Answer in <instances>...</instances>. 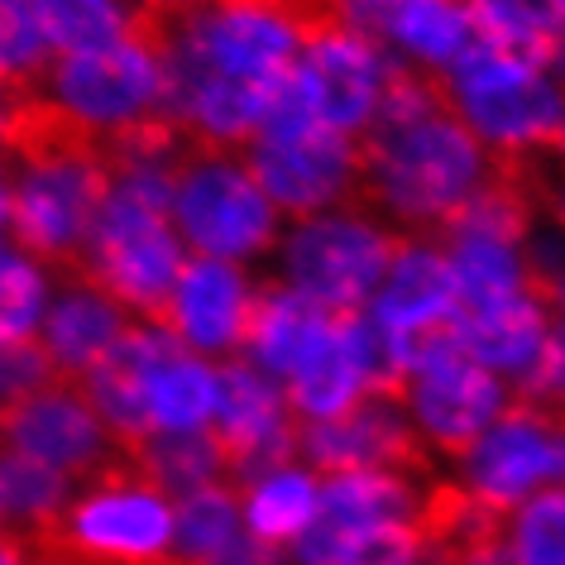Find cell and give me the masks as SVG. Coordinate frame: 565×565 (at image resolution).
<instances>
[{"label":"cell","instance_id":"ffe728a7","mask_svg":"<svg viewBox=\"0 0 565 565\" xmlns=\"http://www.w3.org/2000/svg\"><path fill=\"white\" fill-rule=\"evenodd\" d=\"M120 456L173 503L192 499L211 484H225V456L206 431H149L125 441Z\"/></svg>","mask_w":565,"mask_h":565},{"label":"cell","instance_id":"836d02e7","mask_svg":"<svg viewBox=\"0 0 565 565\" xmlns=\"http://www.w3.org/2000/svg\"><path fill=\"white\" fill-rule=\"evenodd\" d=\"M159 6H192V0H159Z\"/></svg>","mask_w":565,"mask_h":565},{"label":"cell","instance_id":"5bb4252c","mask_svg":"<svg viewBox=\"0 0 565 565\" xmlns=\"http://www.w3.org/2000/svg\"><path fill=\"white\" fill-rule=\"evenodd\" d=\"M249 302V278L231 259L192 254L178 274L173 302H168V335L202 360L239 355V321Z\"/></svg>","mask_w":565,"mask_h":565},{"label":"cell","instance_id":"d6986e66","mask_svg":"<svg viewBox=\"0 0 565 565\" xmlns=\"http://www.w3.org/2000/svg\"><path fill=\"white\" fill-rule=\"evenodd\" d=\"M370 312L388 331H417V327H431V321H450V312H456V274H450V259L436 245H422V239L403 235Z\"/></svg>","mask_w":565,"mask_h":565},{"label":"cell","instance_id":"4fadbf2b","mask_svg":"<svg viewBox=\"0 0 565 565\" xmlns=\"http://www.w3.org/2000/svg\"><path fill=\"white\" fill-rule=\"evenodd\" d=\"M384 63L388 49L374 44L370 34H360L355 24H335V30L307 39L298 49V67L317 120L355 139L364 120L374 116L379 87H384Z\"/></svg>","mask_w":565,"mask_h":565},{"label":"cell","instance_id":"ba28073f","mask_svg":"<svg viewBox=\"0 0 565 565\" xmlns=\"http://www.w3.org/2000/svg\"><path fill=\"white\" fill-rule=\"evenodd\" d=\"M298 446L312 475H398L413 484L436 479L431 446L422 441L417 422L407 417L403 398L393 393H360L345 413L327 422L298 417Z\"/></svg>","mask_w":565,"mask_h":565},{"label":"cell","instance_id":"30bf717a","mask_svg":"<svg viewBox=\"0 0 565 565\" xmlns=\"http://www.w3.org/2000/svg\"><path fill=\"white\" fill-rule=\"evenodd\" d=\"M503 403H508V384L465 355V345L441 350L427 364L407 370L403 379L407 417L417 422L422 441L441 450L450 465L489 431V422L503 413Z\"/></svg>","mask_w":565,"mask_h":565},{"label":"cell","instance_id":"52a82bcc","mask_svg":"<svg viewBox=\"0 0 565 565\" xmlns=\"http://www.w3.org/2000/svg\"><path fill=\"white\" fill-rule=\"evenodd\" d=\"M456 479L484 503L518 508L542 489L565 484V407L508 388L503 413L456 460Z\"/></svg>","mask_w":565,"mask_h":565},{"label":"cell","instance_id":"7a4b0ae2","mask_svg":"<svg viewBox=\"0 0 565 565\" xmlns=\"http://www.w3.org/2000/svg\"><path fill=\"white\" fill-rule=\"evenodd\" d=\"M173 178L130 173L110 182V196L92 225L82 264L67 282H87L110 298L130 321L168 331V302H173L178 274L188 264V245L168 216Z\"/></svg>","mask_w":565,"mask_h":565},{"label":"cell","instance_id":"ac0fdd59","mask_svg":"<svg viewBox=\"0 0 565 565\" xmlns=\"http://www.w3.org/2000/svg\"><path fill=\"white\" fill-rule=\"evenodd\" d=\"M216 370V393H211V417H206V436L216 441L225 456V475L245 450L259 441L268 427H278L288 403H282V384H274L259 364H249L245 355H225L211 364Z\"/></svg>","mask_w":565,"mask_h":565},{"label":"cell","instance_id":"3957f363","mask_svg":"<svg viewBox=\"0 0 565 565\" xmlns=\"http://www.w3.org/2000/svg\"><path fill=\"white\" fill-rule=\"evenodd\" d=\"M82 565H159L173 542V499L153 489L125 456L73 484L49 527L30 532Z\"/></svg>","mask_w":565,"mask_h":565},{"label":"cell","instance_id":"6da1fadb","mask_svg":"<svg viewBox=\"0 0 565 565\" xmlns=\"http://www.w3.org/2000/svg\"><path fill=\"white\" fill-rule=\"evenodd\" d=\"M489 178V149L456 116L431 67L388 49L374 116L355 135V196L350 211L384 231L427 239Z\"/></svg>","mask_w":565,"mask_h":565},{"label":"cell","instance_id":"5b68a950","mask_svg":"<svg viewBox=\"0 0 565 565\" xmlns=\"http://www.w3.org/2000/svg\"><path fill=\"white\" fill-rule=\"evenodd\" d=\"M110 196V173L102 163H53V168H10L6 235L10 249L24 254L67 282L82 264L92 225Z\"/></svg>","mask_w":565,"mask_h":565},{"label":"cell","instance_id":"4316f807","mask_svg":"<svg viewBox=\"0 0 565 565\" xmlns=\"http://www.w3.org/2000/svg\"><path fill=\"white\" fill-rule=\"evenodd\" d=\"M44 312H49V274L10 245H0V345L39 341Z\"/></svg>","mask_w":565,"mask_h":565},{"label":"cell","instance_id":"7c38bea8","mask_svg":"<svg viewBox=\"0 0 565 565\" xmlns=\"http://www.w3.org/2000/svg\"><path fill=\"white\" fill-rule=\"evenodd\" d=\"M39 92H49L73 116L92 120L96 130H116L149 116L159 102V67L135 44H110L96 53H53Z\"/></svg>","mask_w":565,"mask_h":565},{"label":"cell","instance_id":"2e32d148","mask_svg":"<svg viewBox=\"0 0 565 565\" xmlns=\"http://www.w3.org/2000/svg\"><path fill=\"white\" fill-rule=\"evenodd\" d=\"M551 317H556V307L536 288H522L513 298L489 302V307H479V312H460L450 321H456L465 355L475 364H484L489 374H499L503 384L513 388L536 370V360H542Z\"/></svg>","mask_w":565,"mask_h":565},{"label":"cell","instance_id":"8992f818","mask_svg":"<svg viewBox=\"0 0 565 565\" xmlns=\"http://www.w3.org/2000/svg\"><path fill=\"white\" fill-rule=\"evenodd\" d=\"M398 239L403 235L384 231L364 211H317L282 239V282H292L302 298H312L335 317L364 312L398 254Z\"/></svg>","mask_w":565,"mask_h":565},{"label":"cell","instance_id":"f546056e","mask_svg":"<svg viewBox=\"0 0 565 565\" xmlns=\"http://www.w3.org/2000/svg\"><path fill=\"white\" fill-rule=\"evenodd\" d=\"M49 63H53V49L44 44V34H39L30 6H24V0H0V67H6L10 77L39 87Z\"/></svg>","mask_w":565,"mask_h":565},{"label":"cell","instance_id":"83f0119b","mask_svg":"<svg viewBox=\"0 0 565 565\" xmlns=\"http://www.w3.org/2000/svg\"><path fill=\"white\" fill-rule=\"evenodd\" d=\"M518 565H565V484L522 499L508 518Z\"/></svg>","mask_w":565,"mask_h":565},{"label":"cell","instance_id":"e0dca14e","mask_svg":"<svg viewBox=\"0 0 565 565\" xmlns=\"http://www.w3.org/2000/svg\"><path fill=\"white\" fill-rule=\"evenodd\" d=\"M125 327H130V317L96 288H87V282H58V298L49 302L44 321H39V350L49 355L58 379L77 384L120 341Z\"/></svg>","mask_w":565,"mask_h":565},{"label":"cell","instance_id":"44dd1931","mask_svg":"<svg viewBox=\"0 0 565 565\" xmlns=\"http://www.w3.org/2000/svg\"><path fill=\"white\" fill-rule=\"evenodd\" d=\"M341 317H335L327 341H321L312 355L292 370L288 384H282V403H288V413L302 417V422H327L335 413H345V407L364 393V374H360L355 350L345 341Z\"/></svg>","mask_w":565,"mask_h":565},{"label":"cell","instance_id":"484cf974","mask_svg":"<svg viewBox=\"0 0 565 565\" xmlns=\"http://www.w3.org/2000/svg\"><path fill=\"white\" fill-rule=\"evenodd\" d=\"M239 527H245L239 493L231 484H211L202 493H192V499L173 503V542H168V556L182 565H202L216 556Z\"/></svg>","mask_w":565,"mask_h":565},{"label":"cell","instance_id":"277c9868","mask_svg":"<svg viewBox=\"0 0 565 565\" xmlns=\"http://www.w3.org/2000/svg\"><path fill=\"white\" fill-rule=\"evenodd\" d=\"M178 239L206 259L245 264L254 254L278 245L282 211L259 192L235 153L196 149L173 173V202H168Z\"/></svg>","mask_w":565,"mask_h":565},{"label":"cell","instance_id":"9c48e42d","mask_svg":"<svg viewBox=\"0 0 565 565\" xmlns=\"http://www.w3.org/2000/svg\"><path fill=\"white\" fill-rule=\"evenodd\" d=\"M0 450L49 465L67 484H82L106 460L120 456L106 422L92 413L82 388L67 379H49V384L0 403Z\"/></svg>","mask_w":565,"mask_h":565},{"label":"cell","instance_id":"f1b7e54d","mask_svg":"<svg viewBox=\"0 0 565 565\" xmlns=\"http://www.w3.org/2000/svg\"><path fill=\"white\" fill-rule=\"evenodd\" d=\"M460 6L475 30L499 44H522V39H546L565 30V0H460Z\"/></svg>","mask_w":565,"mask_h":565},{"label":"cell","instance_id":"d6a6232c","mask_svg":"<svg viewBox=\"0 0 565 565\" xmlns=\"http://www.w3.org/2000/svg\"><path fill=\"white\" fill-rule=\"evenodd\" d=\"M0 532H6V484H0Z\"/></svg>","mask_w":565,"mask_h":565},{"label":"cell","instance_id":"8fae6325","mask_svg":"<svg viewBox=\"0 0 565 565\" xmlns=\"http://www.w3.org/2000/svg\"><path fill=\"white\" fill-rule=\"evenodd\" d=\"M422 484L398 475H317V513L292 536V561L298 565H335L364 532L388 527V522H413Z\"/></svg>","mask_w":565,"mask_h":565},{"label":"cell","instance_id":"1f68e13d","mask_svg":"<svg viewBox=\"0 0 565 565\" xmlns=\"http://www.w3.org/2000/svg\"><path fill=\"white\" fill-rule=\"evenodd\" d=\"M0 565H24V542L15 532H0Z\"/></svg>","mask_w":565,"mask_h":565},{"label":"cell","instance_id":"603a6c76","mask_svg":"<svg viewBox=\"0 0 565 565\" xmlns=\"http://www.w3.org/2000/svg\"><path fill=\"white\" fill-rule=\"evenodd\" d=\"M465 39H470V15L460 0H403L384 24V44L431 73L456 58Z\"/></svg>","mask_w":565,"mask_h":565},{"label":"cell","instance_id":"d4e9b609","mask_svg":"<svg viewBox=\"0 0 565 565\" xmlns=\"http://www.w3.org/2000/svg\"><path fill=\"white\" fill-rule=\"evenodd\" d=\"M239 513H245L249 536L274 542V546H292V536L317 513V475L298 465V470L264 479V484H254L245 499H239Z\"/></svg>","mask_w":565,"mask_h":565},{"label":"cell","instance_id":"7402d4cb","mask_svg":"<svg viewBox=\"0 0 565 565\" xmlns=\"http://www.w3.org/2000/svg\"><path fill=\"white\" fill-rule=\"evenodd\" d=\"M211 393H216L211 360L192 355L188 345H173L149 370V384H145L149 431H202L211 417Z\"/></svg>","mask_w":565,"mask_h":565},{"label":"cell","instance_id":"4dcf8cb0","mask_svg":"<svg viewBox=\"0 0 565 565\" xmlns=\"http://www.w3.org/2000/svg\"><path fill=\"white\" fill-rule=\"evenodd\" d=\"M335 565H417V536L407 522H388V527L364 532Z\"/></svg>","mask_w":565,"mask_h":565},{"label":"cell","instance_id":"e575fe53","mask_svg":"<svg viewBox=\"0 0 565 565\" xmlns=\"http://www.w3.org/2000/svg\"><path fill=\"white\" fill-rule=\"evenodd\" d=\"M0 77H6V67H0Z\"/></svg>","mask_w":565,"mask_h":565},{"label":"cell","instance_id":"cb8c5ba5","mask_svg":"<svg viewBox=\"0 0 565 565\" xmlns=\"http://www.w3.org/2000/svg\"><path fill=\"white\" fill-rule=\"evenodd\" d=\"M53 53H96L125 39V0H24Z\"/></svg>","mask_w":565,"mask_h":565},{"label":"cell","instance_id":"9a60e30c","mask_svg":"<svg viewBox=\"0 0 565 565\" xmlns=\"http://www.w3.org/2000/svg\"><path fill=\"white\" fill-rule=\"evenodd\" d=\"M331 327L335 312L302 298L292 282L264 278L259 288H249L245 321H239V355L259 364L274 384H288L292 370L331 335Z\"/></svg>","mask_w":565,"mask_h":565}]
</instances>
